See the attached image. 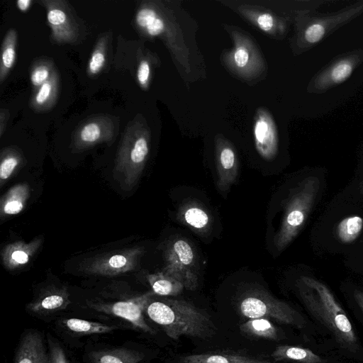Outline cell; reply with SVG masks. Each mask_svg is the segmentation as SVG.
<instances>
[{
  "mask_svg": "<svg viewBox=\"0 0 363 363\" xmlns=\"http://www.w3.org/2000/svg\"><path fill=\"white\" fill-rule=\"evenodd\" d=\"M145 311L149 318L174 340L185 336L208 339L217 333L211 317L185 300L165 298L152 301Z\"/></svg>",
  "mask_w": 363,
  "mask_h": 363,
  "instance_id": "6da1fadb",
  "label": "cell"
},
{
  "mask_svg": "<svg viewBox=\"0 0 363 363\" xmlns=\"http://www.w3.org/2000/svg\"><path fill=\"white\" fill-rule=\"evenodd\" d=\"M306 286L299 294L308 311L334 335L337 342L350 351L358 350V339L345 311L329 288L309 277H302Z\"/></svg>",
  "mask_w": 363,
  "mask_h": 363,
  "instance_id": "7a4b0ae2",
  "label": "cell"
},
{
  "mask_svg": "<svg viewBox=\"0 0 363 363\" xmlns=\"http://www.w3.org/2000/svg\"><path fill=\"white\" fill-rule=\"evenodd\" d=\"M142 120L130 121L123 133L119 146L115 172L128 189H132L139 180L149 153V137Z\"/></svg>",
  "mask_w": 363,
  "mask_h": 363,
  "instance_id": "3957f363",
  "label": "cell"
},
{
  "mask_svg": "<svg viewBox=\"0 0 363 363\" xmlns=\"http://www.w3.org/2000/svg\"><path fill=\"white\" fill-rule=\"evenodd\" d=\"M319 186L318 179L311 176L302 180L292 191L274 239L277 252L284 250L300 232L314 203Z\"/></svg>",
  "mask_w": 363,
  "mask_h": 363,
  "instance_id": "277c9868",
  "label": "cell"
},
{
  "mask_svg": "<svg viewBox=\"0 0 363 363\" xmlns=\"http://www.w3.org/2000/svg\"><path fill=\"white\" fill-rule=\"evenodd\" d=\"M238 306L240 313L249 319L272 318L299 328L305 325L303 316L297 311L263 289L247 291L240 296Z\"/></svg>",
  "mask_w": 363,
  "mask_h": 363,
  "instance_id": "5b68a950",
  "label": "cell"
},
{
  "mask_svg": "<svg viewBox=\"0 0 363 363\" xmlns=\"http://www.w3.org/2000/svg\"><path fill=\"white\" fill-rule=\"evenodd\" d=\"M144 252L143 247H134L99 255L81 262L79 270L91 275H121L134 270Z\"/></svg>",
  "mask_w": 363,
  "mask_h": 363,
  "instance_id": "8992f818",
  "label": "cell"
},
{
  "mask_svg": "<svg viewBox=\"0 0 363 363\" xmlns=\"http://www.w3.org/2000/svg\"><path fill=\"white\" fill-rule=\"evenodd\" d=\"M165 264L162 272L179 281L185 289L195 290L199 284L194 252L190 244L177 239L165 251Z\"/></svg>",
  "mask_w": 363,
  "mask_h": 363,
  "instance_id": "52a82bcc",
  "label": "cell"
},
{
  "mask_svg": "<svg viewBox=\"0 0 363 363\" xmlns=\"http://www.w3.org/2000/svg\"><path fill=\"white\" fill-rule=\"evenodd\" d=\"M47 10L50 38L55 43L74 44L79 41L81 28L74 11L65 0L40 1Z\"/></svg>",
  "mask_w": 363,
  "mask_h": 363,
  "instance_id": "ba28073f",
  "label": "cell"
},
{
  "mask_svg": "<svg viewBox=\"0 0 363 363\" xmlns=\"http://www.w3.org/2000/svg\"><path fill=\"white\" fill-rule=\"evenodd\" d=\"M118 128V119L111 116L91 117L76 130L72 147L75 151H82L99 143H111L116 138Z\"/></svg>",
  "mask_w": 363,
  "mask_h": 363,
  "instance_id": "9c48e42d",
  "label": "cell"
},
{
  "mask_svg": "<svg viewBox=\"0 0 363 363\" xmlns=\"http://www.w3.org/2000/svg\"><path fill=\"white\" fill-rule=\"evenodd\" d=\"M155 293L148 291L133 298L108 303H94L91 307L107 314L126 320L143 332L154 334L155 330L146 323L143 312Z\"/></svg>",
  "mask_w": 363,
  "mask_h": 363,
  "instance_id": "30bf717a",
  "label": "cell"
},
{
  "mask_svg": "<svg viewBox=\"0 0 363 363\" xmlns=\"http://www.w3.org/2000/svg\"><path fill=\"white\" fill-rule=\"evenodd\" d=\"M42 243L43 238L38 237L28 243L16 241L6 245L1 253L4 267L9 270L21 268L29 262Z\"/></svg>",
  "mask_w": 363,
  "mask_h": 363,
  "instance_id": "8fae6325",
  "label": "cell"
},
{
  "mask_svg": "<svg viewBox=\"0 0 363 363\" xmlns=\"http://www.w3.org/2000/svg\"><path fill=\"white\" fill-rule=\"evenodd\" d=\"M15 363H50L41 335L29 332L21 339L15 356Z\"/></svg>",
  "mask_w": 363,
  "mask_h": 363,
  "instance_id": "7c38bea8",
  "label": "cell"
},
{
  "mask_svg": "<svg viewBox=\"0 0 363 363\" xmlns=\"http://www.w3.org/2000/svg\"><path fill=\"white\" fill-rule=\"evenodd\" d=\"M69 303V294L65 288H52L28 303L27 308L34 313L45 314L62 310Z\"/></svg>",
  "mask_w": 363,
  "mask_h": 363,
  "instance_id": "4fadbf2b",
  "label": "cell"
},
{
  "mask_svg": "<svg viewBox=\"0 0 363 363\" xmlns=\"http://www.w3.org/2000/svg\"><path fill=\"white\" fill-rule=\"evenodd\" d=\"M218 156L217 186L220 191L225 193L237 178V162L235 152L230 147H223Z\"/></svg>",
  "mask_w": 363,
  "mask_h": 363,
  "instance_id": "5bb4252c",
  "label": "cell"
},
{
  "mask_svg": "<svg viewBox=\"0 0 363 363\" xmlns=\"http://www.w3.org/2000/svg\"><path fill=\"white\" fill-rule=\"evenodd\" d=\"M59 87L60 77L55 69L49 79L34 90L30 99L31 107L37 111L52 108L57 101Z\"/></svg>",
  "mask_w": 363,
  "mask_h": 363,
  "instance_id": "9a60e30c",
  "label": "cell"
},
{
  "mask_svg": "<svg viewBox=\"0 0 363 363\" xmlns=\"http://www.w3.org/2000/svg\"><path fill=\"white\" fill-rule=\"evenodd\" d=\"M30 187L27 184H18L11 187L1 199V218L13 216L22 211L30 196Z\"/></svg>",
  "mask_w": 363,
  "mask_h": 363,
  "instance_id": "2e32d148",
  "label": "cell"
},
{
  "mask_svg": "<svg viewBox=\"0 0 363 363\" xmlns=\"http://www.w3.org/2000/svg\"><path fill=\"white\" fill-rule=\"evenodd\" d=\"M137 28L151 37L161 35L165 29L163 19L157 10L149 4H142L135 16Z\"/></svg>",
  "mask_w": 363,
  "mask_h": 363,
  "instance_id": "e0dca14e",
  "label": "cell"
},
{
  "mask_svg": "<svg viewBox=\"0 0 363 363\" xmlns=\"http://www.w3.org/2000/svg\"><path fill=\"white\" fill-rule=\"evenodd\" d=\"M178 363H271L267 359L232 354H195L182 357Z\"/></svg>",
  "mask_w": 363,
  "mask_h": 363,
  "instance_id": "ac0fdd59",
  "label": "cell"
},
{
  "mask_svg": "<svg viewBox=\"0 0 363 363\" xmlns=\"http://www.w3.org/2000/svg\"><path fill=\"white\" fill-rule=\"evenodd\" d=\"M272 357L275 361L291 360L298 363H325L326 362L308 348L288 345H278L272 353Z\"/></svg>",
  "mask_w": 363,
  "mask_h": 363,
  "instance_id": "d6986e66",
  "label": "cell"
},
{
  "mask_svg": "<svg viewBox=\"0 0 363 363\" xmlns=\"http://www.w3.org/2000/svg\"><path fill=\"white\" fill-rule=\"evenodd\" d=\"M143 358V353L126 348L94 351L90 354L93 363H139Z\"/></svg>",
  "mask_w": 363,
  "mask_h": 363,
  "instance_id": "ffe728a7",
  "label": "cell"
},
{
  "mask_svg": "<svg viewBox=\"0 0 363 363\" xmlns=\"http://www.w3.org/2000/svg\"><path fill=\"white\" fill-rule=\"evenodd\" d=\"M240 331L251 337L270 340L282 338L278 328L267 318L249 319L240 326Z\"/></svg>",
  "mask_w": 363,
  "mask_h": 363,
  "instance_id": "44dd1931",
  "label": "cell"
},
{
  "mask_svg": "<svg viewBox=\"0 0 363 363\" xmlns=\"http://www.w3.org/2000/svg\"><path fill=\"white\" fill-rule=\"evenodd\" d=\"M18 34L15 29L11 28L6 33L2 45L0 62V83L6 79L13 67L16 58V45Z\"/></svg>",
  "mask_w": 363,
  "mask_h": 363,
  "instance_id": "7402d4cb",
  "label": "cell"
},
{
  "mask_svg": "<svg viewBox=\"0 0 363 363\" xmlns=\"http://www.w3.org/2000/svg\"><path fill=\"white\" fill-rule=\"evenodd\" d=\"M147 279L152 291L160 296H177L184 288L179 281L163 272L149 274Z\"/></svg>",
  "mask_w": 363,
  "mask_h": 363,
  "instance_id": "603a6c76",
  "label": "cell"
},
{
  "mask_svg": "<svg viewBox=\"0 0 363 363\" xmlns=\"http://www.w3.org/2000/svg\"><path fill=\"white\" fill-rule=\"evenodd\" d=\"M62 325L69 331L75 334L84 335L103 334L117 329V327L116 326L75 318L63 320Z\"/></svg>",
  "mask_w": 363,
  "mask_h": 363,
  "instance_id": "cb8c5ba5",
  "label": "cell"
},
{
  "mask_svg": "<svg viewBox=\"0 0 363 363\" xmlns=\"http://www.w3.org/2000/svg\"><path fill=\"white\" fill-rule=\"evenodd\" d=\"M179 217L186 225L199 231L206 230L210 224L208 213L203 208L194 203L183 206L179 211Z\"/></svg>",
  "mask_w": 363,
  "mask_h": 363,
  "instance_id": "d4e9b609",
  "label": "cell"
},
{
  "mask_svg": "<svg viewBox=\"0 0 363 363\" xmlns=\"http://www.w3.org/2000/svg\"><path fill=\"white\" fill-rule=\"evenodd\" d=\"M363 228V218L357 215L349 216L341 220L336 227L338 240L343 243L354 242Z\"/></svg>",
  "mask_w": 363,
  "mask_h": 363,
  "instance_id": "484cf974",
  "label": "cell"
},
{
  "mask_svg": "<svg viewBox=\"0 0 363 363\" xmlns=\"http://www.w3.org/2000/svg\"><path fill=\"white\" fill-rule=\"evenodd\" d=\"M255 136L257 150L264 158H271L275 152V145L272 133L267 122L263 119L257 121L255 126Z\"/></svg>",
  "mask_w": 363,
  "mask_h": 363,
  "instance_id": "4316f807",
  "label": "cell"
},
{
  "mask_svg": "<svg viewBox=\"0 0 363 363\" xmlns=\"http://www.w3.org/2000/svg\"><path fill=\"white\" fill-rule=\"evenodd\" d=\"M23 162L22 154L15 148L2 150L0 163V186H2L16 172Z\"/></svg>",
  "mask_w": 363,
  "mask_h": 363,
  "instance_id": "83f0119b",
  "label": "cell"
},
{
  "mask_svg": "<svg viewBox=\"0 0 363 363\" xmlns=\"http://www.w3.org/2000/svg\"><path fill=\"white\" fill-rule=\"evenodd\" d=\"M108 37V34L104 35L96 44L88 63L87 72L90 76L98 74L105 66Z\"/></svg>",
  "mask_w": 363,
  "mask_h": 363,
  "instance_id": "f1b7e54d",
  "label": "cell"
},
{
  "mask_svg": "<svg viewBox=\"0 0 363 363\" xmlns=\"http://www.w3.org/2000/svg\"><path fill=\"white\" fill-rule=\"evenodd\" d=\"M55 69L52 62L48 59L35 62L30 71V82L34 90L48 81Z\"/></svg>",
  "mask_w": 363,
  "mask_h": 363,
  "instance_id": "f546056e",
  "label": "cell"
},
{
  "mask_svg": "<svg viewBox=\"0 0 363 363\" xmlns=\"http://www.w3.org/2000/svg\"><path fill=\"white\" fill-rule=\"evenodd\" d=\"M48 344L50 363H69L65 352L59 343L50 338Z\"/></svg>",
  "mask_w": 363,
  "mask_h": 363,
  "instance_id": "4dcf8cb0",
  "label": "cell"
},
{
  "mask_svg": "<svg viewBox=\"0 0 363 363\" xmlns=\"http://www.w3.org/2000/svg\"><path fill=\"white\" fill-rule=\"evenodd\" d=\"M352 65L348 61H342L337 64L331 72V77L335 82H340L350 76Z\"/></svg>",
  "mask_w": 363,
  "mask_h": 363,
  "instance_id": "1f68e13d",
  "label": "cell"
},
{
  "mask_svg": "<svg viewBox=\"0 0 363 363\" xmlns=\"http://www.w3.org/2000/svg\"><path fill=\"white\" fill-rule=\"evenodd\" d=\"M150 77V65L147 60L140 61L137 69V80L140 86L146 89Z\"/></svg>",
  "mask_w": 363,
  "mask_h": 363,
  "instance_id": "d6a6232c",
  "label": "cell"
},
{
  "mask_svg": "<svg viewBox=\"0 0 363 363\" xmlns=\"http://www.w3.org/2000/svg\"><path fill=\"white\" fill-rule=\"evenodd\" d=\"M325 33L324 27L319 23H315L309 26L305 33L306 40L311 43L319 41Z\"/></svg>",
  "mask_w": 363,
  "mask_h": 363,
  "instance_id": "836d02e7",
  "label": "cell"
},
{
  "mask_svg": "<svg viewBox=\"0 0 363 363\" xmlns=\"http://www.w3.org/2000/svg\"><path fill=\"white\" fill-rule=\"evenodd\" d=\"M249 60V54L245 48L240 46L237 48L234 54V60L239 67H245Z\"/></svg>",
  "mask_w": 363,
  "mask_h": 363,
  "instance_id": "e575fe53",
  "label": "cell"
},
{
  "mask_svg": "<svg viewBox=\"0 0 363 363\" xmlns=\"http://www.w3.org/2000/svg\"><path fill=\"white\" fill-rule=\"evenodd\" d=\"M257 24L260 29L264 31H269L274 25L272 16L269 13H262L259 15L257 20Z\"/></svg>",
  "mask_w": 363,
  "mask_h": 363,
  "instance_id": "d590c367",
  "label": "cell"
},
{
  "mask_svg": "<svg viewBox=\"0 0 363 363\" xmlns=\"http://www.w3.org/2000/svg\"><path fill=\"white\" fill-rule=\"evenodd\" d=\"M9 111L6 108H1L0 110V136H2L3 133L4 132L7 122L9 118Z\"/></svg>",
  "mask_w": 363,
  "mask_h": 363,
  "instance_id": "8d00e7d4",
  "label": "cell"
},
{
  "mask_svg": "<svg viewBox=\"0 0 363 363\" xmlns=\"http://www.w3.org/2000/svg\"><path fill=\"white\" fill-rule=\"evenodd\" d=\"M32 3V0H18L16 6L21 11L26 12L29 9Z\"/></svg>",
  "mask_w": 363,
  "mask_h": 363,
  "instance_id": "74e56055",
  "label": "cell"
},
{
  "mask_svg": "<svg viewBox=\"0 0 363 363\" xmlns=\"http://www.w3.org/2000/svg\"><path fill=\"white\" fill-rule=\"evenodd\" d=\"M354 297L363 313V292L359 290H355L354 292Z\"/></svg>",
  "mask_w": 363,
  "mask_h": 363,
  "instance_id": "f35d334b",
  "label": "cell"
}]
</instances>
